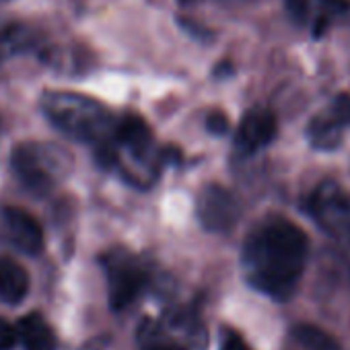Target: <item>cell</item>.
Here are the masks:
<instances>
[{
  "mask_svg": "<svg viewBox=\"0 0 350 350\" xmlns=\"http://www.w3.org/2000/svg\"><path fill=\"white\" fill-rule=\"evenodd\" d=\"M286 11L297 23H305L309 15V0H286Z\"/></svg>",
  "mask_w": 350,
  "mask_h": 350,
  "instance_id": "cell-19",
  "label": "cell"
},
{
  "mask_svg": "<svg viewBox=\"0 0 350 350\" xmlns=\"http://www.w3.org/2000/svg\"><path fill=\"white\" fill-rule=\"evenodd\" d=\"M221 350H252V348H250L247 342L241 338V334H237L235 329H223Z\"/></svg>",
  "mask_w": 350,
  "mask_h": 350,
  "instance_id": "cell-16",
  "label": "cell"
},
{
  "mask_svg": "<svg viewBox=\"0 0 350 350\" xmlns=\"http://www.w3.org/2000/svg\"><path fill=\"white\" fill-rule=\"evenodd\" d=\"M276 116L266 107H254L241 118L237 126L235 146L245 154L258 152L276 138Z\"/></svg>",
  "mask_w": 350,
  "mask_h": 350,
  "instance_id": "cell-7",
  "label": "cell"
},
{
  "mask_svg": "<svg viewBox=\"0 0 350 350\" xmlns=\"http://www.w3.org/2000/svg\"><path fill=\"white\" fill-rule=\"evenodd\" d=\"M101 266L107 276L109 307L113 311L126 309L144 288L146 270L144 266L126 250L116 247L101 258Z\"/></svg>",
  "mask_w": 350,
  "mask_h": 350,
  "instance_id": "cell-4",
  "label": "cell"
},
{
  "mask_svg": "<svg viewBox=\"0 0 350 350\" xmlns=\"http://www.w3.org/2000/svg\"><path fill=\"white\" fill-rule=\"evenodd\" d=\"M327 116L342 128L350 126V95L348 93L336 95L329 109H327Z\"/></svg>",
  "mask_w": 350,
  "mask_h": 350,
  "instance_id": "cell-15",
  "label": "cell"
},
{
  "mask_svg": "<svg viewBox=\"0 0 350 350\" xmlns=\"http://www.w3.org/2000/svg\"><path fill=\"white\" fill-rule=\"evenodd\" d=\"M291 344L293 350H340L332 336L309 323L297 325L291 332Z\"/></svg>",
  "mask_w": 350,
  "mask_h": 350,
  "instance_id": "cell-13",
  "label": "cell"
},
{
  "mask_svg": "<svg viewBox=\"0 0 350 350\" xmlns=\"http://www.w3.org/2000/svg\"><path fill=\"white\" fill-rule=\"evenodd\" d=\"M13 171L19 182L36 194H48L70 169V154L50 142H21L13 148Z\"/></svg>",
  "mask_w": 350,
  "mask_h": 350,
  "instance_id": "cell-3",
  "label": "cell"
},
{
  "mask_svg": "<svg viewBox=\"0 0 350 350\" xmlns=\"http://www.w3.org/2000/svg\"><path fill=\"white\" fill-rule=\"evenodd\" d=\"M206 128H208L213 134H217V136L227 134V132H229V120H227V116H225L223 111H213V113L206 118Z\"/></svg>",
  "mask_w": 350,
  "mask_h": 350,
  "instance_id": "cell-20",
  "label": "cell"
},
{
  "mask_svg": "<svg viewBox=\"0 0 350 350\" xmlns=\"http://www.w3.org/2000/svg\"><path fill=\"white\" fill-rule=\"evenodd\" d=\"M309 239L295 223L274 217L258 225L245 239L241 266L245 280L258 293L288 301L305 272Z\"/></svg>",
  "mask_w": 350,
  "mask_h": 350,
  "instance_id": "cell-1",
  "label": "cell"
},
{
  "mask_svg": "<svg viewBox=\"0 0 350 350\" xmlns=\"http://www.w3.org/2000/svg\"><path fill=\"white\" fill-rule=\"evenodd\" d=\"M29 293V274L13 258H0V299L19 305Z\"/></svg>",
  "mask_w": 350,
  "mask_h": 350,
  "instance_id": "cell-11",
  "label": "cell"
},
{
  "mask_svg": "<svg viewBox=\"0 0 350 350\" xmlns=\"http://www.w3.org/2000/svg\"><path fill=\"white\" fill-rule=\"evenodd\" d=\"M113 142L118 150L130 152L134 159L144 161L152 146V134L148 124L138 116H128L120 120L113 128Z\"/></svg>",
  "mask_w": 350,
  "mask_h": 350,
  "instance_id": "cell-9",
  "label": "cell"
},
{
  "mask_svg": "<svg viewBox=\"0 0 350 350\" xmlns=\"http://www.w3.org/2000/svg\"><path fill=\"white\" fill-rule=\"evenodd\" d=\"M33 36L21 25H7L0 27V64H3L11 54L29 48Z\"/></svg>",
  "mask_w": 350,
  "mask_h": 350,
  "instance_id": "cell-14",
  "label": "cell"
},
{
  "mask_svg": "<svg viewBox=\"0 0 350 350\" xmlns=\"http://www.w3.org/2000/svg\"><path fill=\"white\" fill-rule=\"evenodd\" d=\"M198 219L204 229L213 233H225L237 223L239 204L227 188L211 184L198 196Z\"/></svg>",
  "mask_w": 350,
  "mask_h": 350,
  "instance_id": "cell-6",
  "label": "cell"
},
{
  "mask_svg": "<svg viewBox=\"0 0 350 350\" xmlns=\"http://www.w3.org/2000/svg\"><path fill=\"white\" fill-rule=\"evenodd\" d=\"M342 130H344L342 126H338L327 113H323V116H317L311 120V124L307 128V136L315 148L332 150L342 142Z\"/></svg>",
  "mask_w": 350,
  "mask_h": 350,
  "instance_id": "cell-12",
  "label": "cell"
},
{
  "mask_svg": "<svg viewBox=\"0 0 350 350\" xmlns=\"http://www.w3.org/2000/svg\"><path fill=\"white\" fill-rule=\"evenodd\" d=\"M42 107L48 120L66 136L81 142H95L97 146L111 140L116 124L107 109L85 95L68 91H52L42 97Z\"/></svg>",
  "mask_w": 350,
  "mask_h": 350,
  "instance_id": "cell-2",
  "label": "cell"
},
{
  "mask_svg": "<svg viewBox=\"0 0 350 350\" xmlns=\"http://www.w3.org/2000/svg\"><path fill=\"white\" fill-rule=\"evenodd\" d=\"M142 350H188L180 340H173V338H167V336H161V338H152L148 340Z\"/></svg>",
  "mask_w": 350,
  "mask_h": 350,
  "instance_id": "cell-17",
  "label": "cell"
},
{
  "mask_svg": "<svg viewBox=\"0 0 350 350\" xmlns=\"http://www.w3.org/2000/svg\"><path fill=\"white\" fill-rule=\"evenodd\" d=\"M17 340L25 350H56L58 340L42 313H27L15 325Z\"/></svg>",
  "mask_w": 350,
  "mask_h": 350,
  "instance_id": "cell-10",
  "label": "cell"
},
{
  "mask_svg": "<svg viewBox=\"0 0 350 350\" xmlns=\"http://www.w3.org/2000/svg\"><path fill=\"white\" fill-rule=\"evenodd\" d=\"M17 344V329L5 317H0V350H11Z\"/></svg>",
  "mask_w": 350,
  "mask_h": 350,
  "instance_id": "cell-18",
  "label": "cell"
},
{
  "mask_svg": "<svg viewBox=\"0 0 350 350\" xmlns=\"http://www.w3.org/2000/svg\"><path fill=\"white\" fill-rule=\"evenodd\" d=\"M307 211L332 239L350 247V192L332 182L321 184L311 194Z\"/></svg>",
  "mask_w": 350,
  "mask_h": 350,
  "instance_id": "cell-5",
  "label": "cell"
},
{
  "mask_svg": "<svg viewBox=\"0 0 350 350\" xmlns=\"http://www.w3.org/2000/svg\"><path fill=\"white\" fill-rule=\"evenodd\" d=\"M5 225L9 231V237L15 247H19L23 254L38 256L44 250V229L42 225L23 208L7 206L3 211Z\"/></svg>",
  "mask_w": 350,
  "mask_h": 350,
  "instance_id": "cell-8",
  "label": "cell"
}]
</instances>
